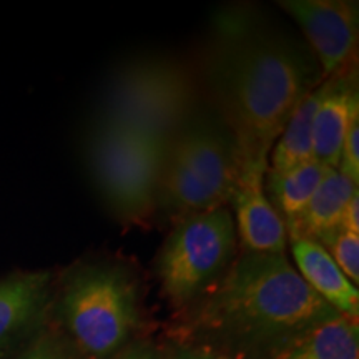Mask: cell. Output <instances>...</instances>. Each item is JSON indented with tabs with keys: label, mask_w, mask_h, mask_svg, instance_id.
<instances>
[{
	"label": "cell",
	"mask_w": 359,
	"mask_h": 359,
	"mask_svg": "<svg viewBox=\"0 0 359 359\" xmlns=\"http://www.w3.org/2000/svg\"><path fill=\"white\" fill-rule=\"evenodd\" d=\"M325 93L326 83H323L306 93L294 107L293 114L290 115L288 122L278 137L276 145L271 148V167L268 168V172H288L291 168L314 160L313 125Z\"/></svg>",
	"instance_id": "14"
},
{
	"label": "cell",
	"mask_w": 359,
	"mask_h": 359,
	"mask_svg": "<svg viewBox=\"0 0 359 359\" xmlns=\"http://www.w3.org/2000/svg\"><path fill=\"white\" fill-rule=\"evenodd\" d=\"M359 120L356 88L346 80L326 82V93L318 107L313 125V156L326 167L338 170L344 138Z\"/></svg>",
	"instance_id": "11"
},
{
	"label": "cell",
	"mask_w": 359,
	"mask_h": 359,
	"mask_svg": "<svg viewBox=\"0 0 359 359\" xmlns=\"http://www.w3.org/2000/svg\"><path fill=\"white\" fill-rule=\"evenodd\" d=\"M341 228L351 233H359V193L356 191L344 210Z\"/></svg>",
	"instance_id": "20"
},
{
	"label": "cell",
	"mask_w": 359,
	"mask_h": 359,
	"mask_svg": "<svg viewBox=\"0 0 359 359\" xmlns=\"http://www.w3.org/2000/svg\"><path fill=\"white\" fill-rule=\"evenodd\" d=\"M180 359H230V358H223V356H212V354H196V353H190L182 356Z\"/></svg>",
	"instance_id": "22"
},
{
	"label": "cell",
	"mask_w": 359,
	"mask_h": 359,
	"mask_svg": "<svg viewBox=\"0 0 359 359\" xmlns=\"http://www.w3.org/2000/svg\"><path fill=\"white\" fill-rule=\"evenodd\" d=\"M266 170L268 156H241L240 173L230 198L235 208V228L246 251L285 255L288 231L264 193Z\"/></svg>",
	"instance_id": "8"
},
{
	"label": "cell",
	"mask_w": 359,
	"mask_h": 359,
	"mask_svg": "<svg viewBox=\"0 0 359 359\" xmlns=\"http://www.w3.org/2000/svg\"><path fill=\"white\" fill-rule=\"evenodd\" d=\"M118 359H156L155 354L151 351H148V349H143V348H133L130 349L123 354V356H120Z\"/></svg>",
	"instance_id": "21"
},
{
	"label": "cell",
	"mask_w": 359,
	"mask_h": 359,
	"mask_svg": "<svg viewBox=\"0 0 359 359\" xmlns=\"http://www.w3.org/2000/svg\"><path fill=\"white\" fill-rule=\"evenodd\" d=\"M236 228L226 208L190 215L165 243L158 275L170 298L187 302L210 285L230 262Z\"/></svg>",
	"instance_id": "7"
},
{
	"label": "cell",
	"mask_w": 359,
	"mask_h": 359,
	"mask_svg": "<svg viewBox=\"0 0 359 359\" xmlns=\"http://www.w3.org/2000/svg\"><path fill=\"white\" fill-rule=\"evenodd\" d=\"M356 191L358 185L351 180L338 170H330L304 212L293 223L286 224V231L325 243L341 228L344 210Z\"/></svg>",
	"instance_id": "12"
},
{
	"label": "cell",
	"mask_w": 359,
	"mask_h": 359,
	"mask_svg": "<svg viewBox=\"0 0 359 359\" xmlns=\"http://www.w3.org/2000/svg\"><path fill=\"white\" fill-rule=\"evenodd\" d=\"M338 172L343 177L351 180L354 185L359 183V120L353 123L346 138H344Z\"/></svg>",
	"instance_id": "18"
},
{
	"label": "cell",
	"mask_w": 359,
	"mask_h": 359,
	"mask_svg": "<svg viewBox=\"0 0 359 359\" xmlns=\"http://www.w3.org/2000/svg\"><path fill=\"white\" fill-rule=\"evenodd\" d=\"M313 58L281 35L228 27L210 80L241 156H268L299 100L313 90Z\"/></svg>",
	"instance_id": "1"
},
{
	"label": "cell",
	"mask_w": 359,
	"mask_h": 359,
	"mask_svg": "<svg viewBox=\"0 0 359 359\" xmlns=\"http://www.w3.org/2000/svg\"><path fill=\"white\" fill-rule=\"evenodd\" d=\"M280 6L298 22L325 77L334 75L358 43V4L343 0H286Z\"/></svg>",
	"instance_id": "9"
},
{
	"label": "cell",
	"mask_w": 359,
	"mask_h": 359,
	"mask_svg": "<svg viewBox=\"0 0 359 359\" xmlns=\"http://www.w3.org/2000/svg\"><path fill=\"white\" fill-rule=\"evenodd\" d=\"M20 359H69L65 356V353L62 351L60 346H57L55 343L50 339H40L37 344H34L32 348L27 351Z\"/></svg>",
	"instance_id": "19"
},
{
	"label": "cell",
	"mask_w": 359,
	"mask_h": 359,
	"mask_svg": "<svg viewBox=\"0 0 359 359\" xmlns=\"http://www.w3.org/2000/svg\"><path fill=\"white\" fill-rule=\"evenodd\" d=\"M336 314L285 255L251 251L233 264L201 311L215 333L255 349H288Z\"/></svg>",
	"instance_id": "2"
},
{
	"label": "cell",
	"mask_w": 359,
	"mask_h": 359,
	"mask_svg": "<svg viewBox=\"0 0 359 359\" xmlns=\"http://www.w3.org/2000/svg\"><path fill=\"white\" fill-rule=\"evenodd\" d=\"M50 275L19 273L0 280V353L25 330L42 309Z\"/></svg>",
	"instance_id": "13"
},
{
	"label": "cell",
	"mask_w": 359,
	"mask_h": 359,
	"mask_svg": "<svg viewBox=\"0 0 359 359\" xmlns=\"http://www.w3.org/2000/svg\"><path fill=\"white\" fill-rule=\"evenodd\" d=\"M330 170L333 168L316 160L283 173H271L266 170V175H264L266 191L264 193H268V200L271 203L275 201V210L283 222L286 219V224L293 223L304 212L314 191L321 185Z\"/></svg>",
	"instance_id": "16"
},
{
	"label": "cell",
	"mask_w": 359,
	"mask_h": 359,
	"mask_svg": "<svg viewBox=\"0 0 359 359\" xmlns=\"http://www.w3.org/2000/svg\"><path fill=\"white\" fill-rule=\"evenodd\" d=\"M167 147L133 130L95 125L88 145L90 170L120 217L140 218L151 208Z\"/></svg>",
	"instance_id": "6"
},
{
	"label": "cell",
	"mask_w": 359,
	"mask_h": 359,
	"mask_svg": "<svg viewBox=\"0 0 359 359\" xmlns=\"http://www.w3.org/2000/svg\"><path fill=\"white\" fill-rule=\"evenodd\" d=\"M62 314L85 353L95 358L110 356L137 327L135 285L120 269L85 268L67 283Z\"/></svg>",
	"instance_id": "5"
},
{
	"label": "cell",
	"mask_w": 359,
	"mask_h": 359,
	"mask_svg": "<svg viewBox=\"0 0 359 359\" xmlns=\"http://www.w3.org/2000/svg\"><path fill=\"white\" fill-rule=\"evenodd\" d=\"M241 155L233 133L208 120H188L170 140L156 195L165 210L195 215L231 198Z\"/></svg>",
	"instance_id": "3"
},
{
	"label": "cell",
	"mask_w": 359,
	"mask_h": 359,
	"mask_svg": "<svg viewBox=\"0 0 359 359\" xmlns=\"http://www.w3.org/2000/svg\"><path fill=\"white\" fill-rule=\"evenodd\" d=\"M291 251L299 273L306 285L336 311L356 318L359 314V291L330 257L325 246L309 238L288 233Z\"/></svg>",
	"instance_id": "10"
},
{
	"label": "cell",
	"mask_w": 359,
	"mask_h": 359,
	"mask_svg": "<svg viewBox=\"0 0 359 359\" xmlns=\"http://www.w3.org/2000/svg\"><path fill=\"white\" fill-rule=\"evenodd\" d=\"M283 359H359L356 318L336 314L296 339Z\"/></svg>",
	"instance_id": "15"
},
{
	"label": "cell",
	"mask_w": 359,
	"mask_h": 359,
	"mask_svg": "<svg viewBox=\"0 0 359 359\" xmlns=\"http://www.w3.org/2000/svg\"><path fill=\"white\" fill-rule=\"evenodd\" d=\"M330 250V257L334 259L338 268L343 271V275L358 286L359 283V233H351L339 228L333 236H330L325 246Z\"/></svg>",
	"instance_id": "17"
},
{
	"label": "cell",
	"mask_w": 359,
	"mask_h": 359,
	"mask_svg": "<svg viewBox=\"0 0 359 359\" xmlns=\"http://www.w3.org/2000/svg\"><path fill=\"white\" fill-rule=\"evenodd\" d=\"M193 87L182 69L167 60H140L114 77L97 125L133 130L165 143L185 125Z\"/></svg>",
	"instance_id": "4"
}]
</instances>
